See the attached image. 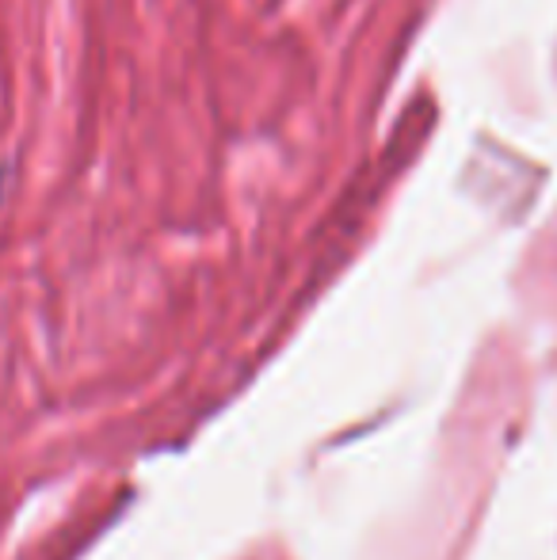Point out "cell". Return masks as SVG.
Listing matches in <instances>:
<instances>
[{
	"label": "cell",
	"mask_w": 557,
	"mask_h": 560,
	"mask_svg": "<svg viewBox=\"0 0 557 560\" xmlns=\"http://www.w3.org/2000/svg\"><path fill=\"white\" fill-rule=\"evenodd\" d=\"M0 179H4V176H0Z\"/></svg>",
	"instance_id": "6da1fadb"
}]
</instances>
